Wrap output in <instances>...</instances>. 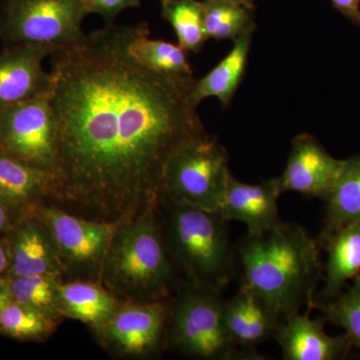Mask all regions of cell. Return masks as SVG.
I'll return each instance as SVG.
<instances>
[{"label":"cell","mask_w":360,"mask_h":360,"mask_svg":"<svg viewBox=\"0 0 360 360\" xmlns=\"http://www.w3.org/2000/svg\"><path fill=\"white\" fill-rule=\"evenodd\" d=\"M106 25L51 54L56 155L47 203L120 227L158 205L172 153L206 134L193 77L148 70L130 53L148 30Z\"/></svg>","instance_id":"1"},{"label":"cell","mask_w":360,"mask_h":360,"mask_svg":"<svg viewBox=\"0 0 360 360\" xmlns=\"http://www.w3.org/2000/svg\"><path fill=\"white\" fill-rule=\"evenodd\" d=\"M316 238L296 224L248 234L236 248L241 286L248 288L279 321L311 312L323 265Z\"/></svg>","instance_id":"2"},{"label":"cell","mask_w":360,"mask_h":360,"mask_svg":"<svg viewBox=\"0 0 360 360\" xmlns=\"http://www.w3.org/2000/svg\"><path fill=\"white\" fill-rule=\"evenodd\" d=\"M180 281L163 240L156 205L117 227L106 255L101 283L120 302L169 300Z\"/></svg>","instance_id":"3"},{"label":"cell","mask_w":360,"mask_h":360,"mask_svg":"<svg viewBox=\"0 0 360 360\" xmlns=\"http://www.w3.org/2000/svg\"><path fill=\"white\" fill-rule=\"evenodd\" d=\"M161 233L180 278L224 290L236 276V250L219 210L182 203L156 205Z\"/></svg>","instance_id":"4"},{"label":"cell","mask_w":360,"mask_h":360,"mask_svg":"<svg viewBox=\"0 0 360 360\" xmlns=\"http://www.w3.org/2000/svg\"><path fill=\"white\" fill-rule=\"evenodd\" d=\"M168 347L196 359H264L240 349L232 340L221 290L184 279L169 300Z\"/></svg>","instance_id":"5"},{"label":"cell","mask_w":360,"mask_h":360,"mask_svg":"<svg viewBox=\"0 0 360 360\" xmlns=\"http://www.w3.org/2000/svg\"><path fill=\"white\" fill-rule=\"evenodd\" d=\"M231 175L226 149L206 132L184 142L170 156L158 201L219 210Z\"/></svg>","instance_id":"6"},{"label":"cell","mask_w":360,"mask_h":360,"mask_svg":"<svg viewBox=\"0 0 360 360\" xmlns=\"http://www.w3.org/2000/svg\"><path fill=\"white\" fill-rule=\"evenodd\" d=\"M86 9L79 0H0V39L4 46H68L84 37Z\"/></svg>","instance_id":"7"},{"label":"cell","mask_w":360,"mask_h":360,"mask_svg":"<svg viewBox=\"0 0 360 360\" xmlns=\"http://www.w3.org/2000/svg\"><path fill=\"white\" fill-rule=\"evenodd\" d=\"M49 229L63 264L65 281L101 283L104 262L117 226L77 217L51 203L30 210Z\"/></svg>","instance_id":"8"},{"label":"cell","mask_w":360,"mask_h":360,"mask_svg":"<svg viewBox=\"0 0 360 360\" xmlns=\"http://www.w3.org/2000/svg\"><path fill=\"white\" fill-rule=\"evenodd\" d=\"M169 300L122 302L108 321L90 328L110 354L134 359L153 356L167 348Z\"/></svg>","instance_id":"9"},{"label":"cell","mask_w":360,"mask_h":360,"mask_svg":"<svg viewBox=\"0 0 360 360\" xmlns=\"http://www.w3.org/2000/svg\"><path fill=\"white\" fill-rule=\"evenodd\" d=\"M56 118L51 97L0 110V149L23 162L51 172L56 155Z\"/></svg>","instance_id":"10"},{"label":"cell","mask_w":360,"mask_h":360,"mask_svg":"<svg viewBox=\"0 0 360 360\" xmlns=\"http://www.w3.org/2000/svg\"><path fill=\"white\" fill-rule=\"evenodd\" d=\"M56 51L45 44L6 45L0 51V110L51 97L53 80L44 60Z\"/></svg>","instance_id":"11"},{"label":"cell","mask_w":360,"mask_h":360,"mask_svg":"<svg viewBox=\"0 0 360 360\" xmlns=\"http://www.w3.org/2000/svg\"><path fill=\"white\" fill-rule=\"evenodd\" d=\"M342 163L343 160L329 155L311 134L297 135L291 143L283 174L278 177L281 191L326 200Z\"/></svg>","instance_id":"12"},{"label":"cell","mask_w":360,"mask_h":360,"mask_svg":"<svg viewBox=\"0 0 360 360\" xmlns=\"http://www.w3.org/2000/svg\"><path fill=\"white\" fill-rule=\"evenodd\" d=\"M9 265L6 276L51 274L65 281V272L49 229L33 213L13 222L6 233Z\"/></svg>","instance_id":"13"},{"label":"cell","mask_w":360,"mask_h":360,"mask_svg":"<svg viewBox=\"0 0 360 360\" xmlns=\"http://www.w3.org/2000/svg\"><path fill=\"white\" fill-rule=\"evenodd\" d=\"M281 194L278 177L250 184L231 175L219 212L229 221L243 222L248 234L264 233L283 222L278 210Z\"/></svg>","instance_id":"14"},{"label":"cell","mask_w":360,"mask_h":360,"mask_svg":"<svg viewBox=\"0 0 360 360\" xmlns=\"http://www.w3.org/2000/svg\"><path fill=\"white\" fill-rule=\"evenodd\" d=\"M298 312L281 319L274 335L284 360L345 359L352 345L347 335L330 336L324 331L323 317Z\"/></svg>","instance_id":"15"},{"label":"cell","mask_w":360,"mask_h":360,"mask_svg":"<svg viewBox=\"0 0 360 360\" xmlns=\"http://www.w3.org/2000/svg\"><path fill=\"white\" fill-rule=\"evenodd\" d=\"M52 179L51 172L27 165L0 149V202L14 221L35 205L47 202Z\"/></svg>","instance_id":"16"},{"label":"cell","mask_w":360,"mask_h":360,"mask_svg":"<svg viewBox=\"0 0 360 360\" xmlns=\"http://www.w3.org/2000/svg\"><path fill=\"white\" fill-rule=\"evenodd\" d=\"M225 317L233 342L240 349L260 356L264 355L255 348L274 338L281 322L252 291L241 285L233 297L225 300Z\"/></svg>","instance_id":"17"},{"label":"cell","mask_w":360,"mask_h":360,"mask_svg":"<svg viewBox=\"0 0 360 360\" xmlns=\"http://www.w3.org/2000/svg\"><path fill=\"white\" fill-rule=\"evenodd\" d=\"M321 246L328 251V259L322 274L323 288L319 292L317 291L314 303L338 295L348 281L359 276L360 224L341 227L333 232Z\"/></svg>","instance_id":"18"},{"label":"cell","mask_w":360,"mask_h":360,"mask_svg":"<svg viewBox=\"0 0 360 360\" xmlns=\"http://www.w3.org/2000/svg\"><path fill=\"white\" fill-rule=\"evenodd\" d=\"M122 303L96 281H63L58 286V311L61 319L82 321L90 328L108 321Z\"/></svg>","instance_id":"19"},{"label":"cell","mask_w":360,"mask_h":360,"mask_svg":"<svg viewBox=\"0 0 360 360\" xmlns=\"http://www.w3.org/2000/svg\"><path fill=\"white\" fill-rule=\"evenodd\" d=\"M253 32H246L234 40L231 51L219 65L194 82L191 94L194 108H198L201 101L210 97L219 98L224 106L231 104L245 75Z\"/></svg>","instance_id":"20"},{"label":"cell","mask_w":360,"mask_h":360,"mask_svg":"<svg viewBox=\"0 0 360 360\" xmlns=\"http://www.w3.org/2000/svg\"><path fill=\"white\" fill-rule=\"evenodd\" d=\"M324 200L326 217L316 238L319 245L341 227L360 224V155L343 160L338 179Z\"/></svg>","instance_id":"21"},{"label":"cell","mask_w":360,"mask_h":360,"mask_svg":"<svg viewBox=\"0 0 360 360\" xmlns=\"http://www.w3.org/2000/svg\"><path fill=\"white\" fill-rule=\"evenodd\" d=\"M203 23L208 39H238L257 28L255 6L241 0H203Z\"/></svg>","instance_id":"22"},{"label":"cell","mask_w":360,"mask_h":360,"mask_svg":"<svg viewBox=\"0 0 360 360\" xmlns=\"http://www.w3.org/2000/svg\"><path fill=\"white\" fill-rule=\"evenodd\" d=\"M149 34L150 30L148 28L130 44V53L139 63L161 75L193 77L186 51L181 46L165 40L150 39Z\"/></svg>","instance_id":"23"},{"label":"cell","mask_w":360,"mask_h":360,"mask_svg":"<svg viewBox=\"0 0 360 360\" xmlns=\"http://www.w3.org/2000/svg\"><path fill=\"white\" fill-rule=\"evenodd\" d=\"M161 15L174 28L179 45L198 53L207 37L203 23L202 2L198 0H160Z\"/></svg>","instance_id":"24"},{"label":"cell","mask_w":360,"mask_h":360,"mask_svg":"<svg viewBox=\"0 0 360 360\" xmlns=\"http://www.w3.org/2000/svg\"><path fill=\"white\" fill-rule=\"evenodd\" d=\"M60 319L21 303L11 302L0 312V333L21 341L47 340Z\"/></svg>","instance_id":"25"},{"label":"cell","mask_w":360,"mask_h":360,"mask_svg":"<svg viewBox=\"0 0 360 360\" xmlns=\"http://www.w3.org/2000/svg\"><path fill=\"white\" fill-rule=\"evenodd\" d=\"M312 309L321 311L326 322L345 329L352 347L360 348V274L347 290L324 302H314Z\"/></svg>","instance_id":"26"},{"label":"cell","mask_w":360,"mask_h":360,"mask_svg":"<svg viewBox=\"0 0 360 360\" xmlns=\"http://www.w3.org/2000/svg\"><path fill=\"white\" fill-rule=\"evenodd\" d=\"M8 278L13 302L63 319L58 311V286L63 278L51 274Z\"/></svg>","instance_id":"27"},{"label":"cell","mask_w":360,"mask_h":360,"mask_svg":"<svg viewBox=\"0 0 360 360\" xmlns=\"http://www.w3.org/2000/svg\"><path fill=\"white\" fill-rule=\"evenodd\" d=\"M89 13L103 16L106 25L115 23L116 16L125 9L139 7L141 0H79Z\"/></svg>","instance_id":"28"},{"label":"cell","mask_w":360,"mask_h":360,"mask_svg":"<svg viewBox=\"0 0 360 360\" xmlns=\"http://www.w3.org/2000/svg\"><path fill=\"white\" fill-rule=\"evenodd\" d=\"M345 18L360 25V0H330Z\"/></svg>","instance_id":"29"},{"label":"cell","mask_w":360,"mask_h":360,"mask_svg":"<svg viewBox=\"0 0 360 360\" xmlns=\"http://www.w3.org/2000/svg\"><path fill=\"white\" fill-rule=\"evenodd\" d=\"M11 302H13V300L9 278L6 276H0V312L6 309Z\"/></svg>","instance_id":"30"},{"label":"cell","mask_w":360,"mask_h":360,"mask_svg":"<svg viewBox=\"0 0 360 360\" xmlns=\"http://www.w3.org/2000/svg\"><path fill=\"white\" fill-rule=\"evenodd\" d=\"M9 265V248L6 236L0 239V276L6 274Z\"/></svg>","instance_id":"31"},{"label":"cell","mask_w":360,"mask_h":360,"mask_svg":"<svg viewBox=\"0 0 360 360\" xmlns=\"http://www.w3.org/2000/svg\"><path fill=\"white\" fill-rule=\"evenodd\" d=\"M14 219L8 210L0 202V234L7 233L11 229Z\"/></svg>","instance_id":"32"},{"label":"cell","mask_w":360,"mask_h":360,"mask_svg":"<svg viewBox=\"0 0 360 360\" xmlns=\"http://www.w3.org/2000/svg\"><path fill=\"white\" fill-rule=\"evenodd\" d=\"M241 1H245L246 4H253V0H241Z\"/></svg>","instance_id":"33"}]
</instances>
